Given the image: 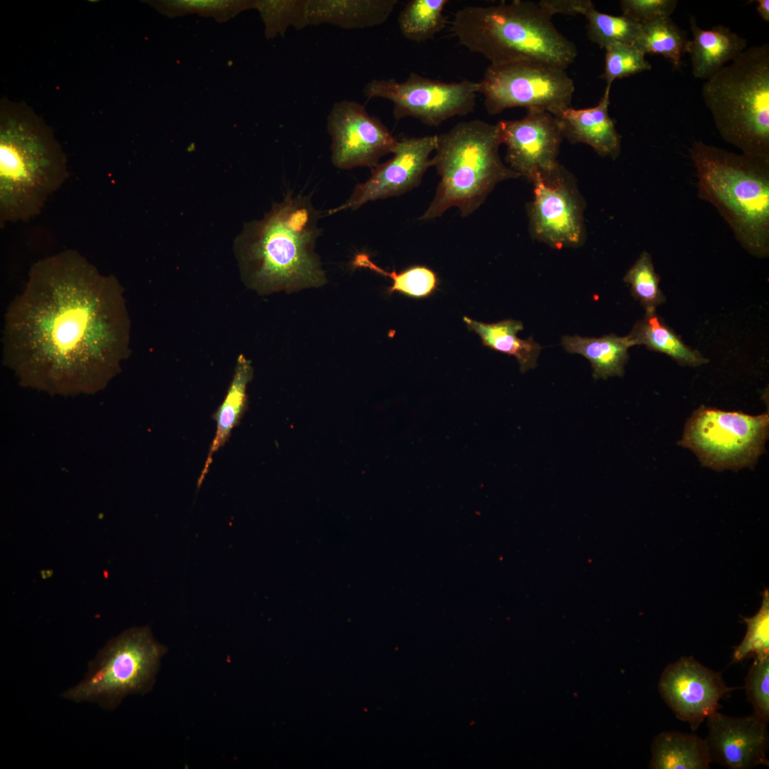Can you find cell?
Segmentation results:
<instances>
[{
  "mask_svg": "<svg viewBox=\"0 0 769 769\" xmlns=\"http://www.w3.org/2000/svg\"><path fill=\"white\" fill-rule=\"evenodd\" d=\"M123 289L75 250L31 267L7 308L3 362L19 384L51 395L105 389L129 354Z\"/></svg>",
  "mask_w": 769,
  "mask_h": 769,
  "instance_id": "obj_1",
  "label": "cell"
},
{
  "mask_svg": "<svg viewBox=\"0 0 769 769\" xmlns=\"http://www.w3.org/2000/svg\"><path fill=\"white\" fill-rule=\"evenodd\" d=\"M319 217L310 197L289 194L262 219L246 223L234 246L247 284L262 293L325 284L315 251Z\"/></svg>",
  "mask_w": 769,
  "mask_h": 769,
  "instance_id": "obj_2",
  "label": "cell"
},
{
  "mask_svg": "<svg viewBox=\"0 0 769 769\" xmlns=\"http://www.w3.org/2000/svg\"><path fill=\"white\" fill-rule=\"evenodd\" d=\"M68 177L53 129L24 102L0 103V225L38 215Z\"/></svg>",
  "mask_w": 769,
  "mask_h": 769,
  "instance_id": "obj_3",
  "label": "cell"
},
{
  "mask_svg": "<svg viewBox=\"0 0 769 769\" xmlns=\"http://www.w3.org/2000/svg\"><path fill=\"white\" fill-rule=\"evenodd\" d=\"M451 24L460 45L493 65L532 61L565 69L577 55L552 16L530 1L466 6L456 11Z\"/></svg>",
  "mask_w": 769,
  "mask_h": 769,
  "instance_id": "obj_4",
  "label": "cell"
},
{
  "mask_svg": "<svg viewBox=\"0 0 769 769\" xmlns=\"http://www.w3.org/2000/svg\"><path fill=\"white\" fill-rule=\"evenodd\" d=\"M698 195L709 202L749 253L769 254V162L694 142Z\"/></svg>",
  "mask_w": 769,
  "mask_h": 769,
  "instance_id": "obj_5",
  "label": "cell"
},
{
  "mask_svg": "<svg viewBox=\"0 0 769 769\" xmlns=\"http://www.w3.org/2000/svg\"><path fill=\"white\" fill-rule=\"evenodd\" d=\"M501 145L496 125L479 120L460 122L437 135L431 162L440 181L433 200L418 219H434L454 206L461 216H468L497 184L519 177L503 163Z\"/></svg>",
  "mask_w": 769,
  "mask_h": 769,
  "instance_id": "obj_6",
  "label": "cell"
},
{
  "mask_svg": "<svg viewBox=\"0 0 769 769\" xmlns=\"http://www.w3.org/2000/svg\"><path fill=\"white\" fill-rule=\"evenodd\" d=\"M702 97L723 140L769 162V44L751 46L707 79Z\"/></svg>",
  "mask_w": 769,
  "mask_h": 769,
  "instance_id": "obj_7",
  "label": "cell"
},
{
  "mask_svg": "<svg viewBox=\"0 0 769 769\" xmlns=\"http://www.w3.org/2000/svg\"><path fill=\"white\" fill-rule=\"evenodd\" d=\"M166 652L149 627L127 629L105 644L88 663L83 680L64 691L62 697L113 710L126 696L151 690Z\"/></svg>",
  "mask_w": 769,
  "mask_h": 769,
  "instance_id": "obj_8",
  "label": "cell"
},
{
  "mask_svg": "<svg viewBox=\"0 0 769 769\" xmlns=\"http://www.w3.org/2000/svg\"><path fill=\"white\" fill-rule=\"evenodd\" d=\"M768 435V412L753 416L701 405L688 419L677 444L693 451L703 466L738 471L754 469Z\"/></svg>",
  "mask_w": 769,
  "mask_h": 769,
  "instance_id": "obj_9",
  "label": "cell"
},
{
  "mask_svg": "<svg viewBox=\"0 0 769 769\" xmlns=\"http://www.w3.org/2000/svg\"><path fill=\"white\" fill-rule=\"evenodd\" d=\"M574 90L565 69L532 61L490 64L478 88L490 115L520 107L553 115L570 106Z\"/></svg>",
  "mask_w": 769,
  "mask_h": 769,
  "instance_id": "obj_10",
  "label": "cell"
},
{
  "mask_svg": "<svg viewBox=\"0 0 769 769\" xmlns=\"http://www.w3.org/2000/svg\"><path fill=\"white\" fill-rule=\"evenodd\" d=\"M478 83L463 80L445 83L411 73L403 82L395 79L373 80L364 88L367 99L381 98L393 105L394 117L419 120L429 126L474 111Z\"/></svg>",
  "mask_w": 769,
  "mask_h": 769,
  "instance_id": "obj_11",
  "label": "cell"
},
{
  "mask_svg": "<svg viewBox=\"0 0 769 769\" xmlns=\"http://www.w3.org/2000/svg\"><path fill=\"white\" fill-rule=\"evenodd\" d=\"M532 182L533 197L528 206L531 236L558 249L581 244L584 202L571 174L559 164Z\"/></svg>",
  "mask_w": 769,
  "mask_h": 769,
  "instance_id": "obj_12",
  "label": "cell"
},
{
  "mask_svg": "<svg viewBox=\"0 0 769 769\" xmlns=\"http://www.w3.org/2000/svg\"><path fill=\"white\" fill-rule=\"evenodd\" d=\"M327 127L332 138V163L341 169L374 167L380 157L393 153L398 142L379 119L355 101L335 103Z\"/></svg>",
  "mask_w": 769,
  "mask_h": 769,
  "instance_id": "obj_13",
  "label": "cell"
},
{
  "mask_svg": "<svg viewBox=\"0 0 769 769\" xmlns=\"http://www.w3.org/2000/svg\"><path fill=\"white\" fill-rule=\"evenodd\" d=\"M501 144L505 145V159L509 167L533 181L554 169L563 135L557 119L550 113L528 110L520 120H501L496 124Z\"/></svg>",
  "mask_w": 769,
  "mask_h": 769,
  "instance_id": "obj_14",
  "label": "cell"
},
{
  "mask_svg": "<svg viewBox=\"0 0 769 769\" xmlns=\"http://www.w3.org/2000/svg\"><path fill=\"white\" fill-rule=\"evenodd\" d=\"M437 145V135L398 140L393 157L372 167L371 176L357 184L349 199L329 211L355 210L369 202L400 196L417 187L432 166L431 153Z\"/></svg>",
  "mask_w": 769,
  "mask_h": 769,
  "instance_id": "obj_15",
  "label": "cell"
},
{
  "mask_svg": "<svg viewBox=\"0 0 769 769\" xmlns=\"http://www.w3.org/2000/svg\"><path fill=\"white\" fill-rule=\"evenodd\" d=\"M658 689L676 716L695 731L718 711L723 696L736 688L727 686L721 673L704 666L692 656H684L665 668Z\"/></svg>",
  "mask_w": 769,
  "mask_h": 769,
  "instance_id": "obj_16",
  "label": "cell"
},
{
  "mask_svg": "<svg viewBox=\"0 0 769 769\" xmlns=\"http://www.w3.org/2000/svg\"><path fill=\"white\" fill-rule=\"evenodd\" d=\"M707 719L708 733L704 740L711 762L731 769L769 765L768 722L756 713L732 718L716 711Z\"/></svg>",
  "mask_w": 769,
  "mask_h": 769,
  "instance_id": "obj_17",
  "label": "cell"
},
{
  "mask_svg": "<svg viewBox=\"0 0 769 769\" xmlns=\"http://www.w3.org/2000/svg\"><path fill=\"white\" fill-rule=\"evenodd\" d=\"M610 88L606 87L595 106L584 109L569 106L553 116L563 137L569 142L588 145L599 155L614 159L621 152V139L608 113Z\"/></svg>",
  "mask_w": 769,
  "mask_h": 769,
  "instance_id": "obj_18",
  "label": "cell"
},
{
  "mask_svg": "<svg viewBox=\"0 0 769 769\" xmlns=\"http://www.w3.org/2000/svg\"><path fill=\"white\" fill-rule=\"evenodd\" d=\"M689 21L693 39L688 41L686 53L696 78L707 80L746 49V40L727 26L717 25L703 29L694 16Z\"/></svg>",
  "mask_w": 769,
  "mask_h": 769,
  "instance_id": "obj_19",
  "label": "cell"
},
{
  "mask_svg": "<svg viewBox=\"0 0 769 769\" xmlns=\"http://www.w3.org/2000/svg\"><path fill=\"white\" fill-rule=\"evenodd\" d=\"M397 0H306L308 26L330 23L346 29L385 22Z\"/></svg>",
  "mask_w": 769,
  "mask_h": 769,
  "instance_id": "obj_20",
  "label": "cell"
},
{
  "mask_svg": "<svg viewBox=\"0 0 769 769\" xmlns=\"http://www.w3.org/2000/svg\"><path fill=\"white\" fill-rule=\"evenodd\" d=\"M561 345L567 352L586 357L592 365L594 378L603 380L624 375L628 350L634 346L628 335L619 337L614 334L601 338L564 335Z\"/></svg>",
  "mask_w": 769,
  "mask_h": 769,
  "instance_id": "obj_21",
  "label": "cell"
},
{
  "mask_svg": "<svg viewBox=\"0 0 769 769\" xmlns=\"http://www.w3.org/2000/svg\"><path fill=\"white\" fill-rule=\"evenodd\" d=\"M253 368L243 355L238 359L234 375L226 395L213 419L216 422V431L211 444L205 465L198 479L199 487L209 471L213 454L229 440L233 429L239 424L247 407L246 386L253 377Z\"/></svg>",
  "mask_w": 769,
  "mask_h": 769,
  "instance_id": "obj_22",
  "label": "cell"
},
{
  "mask_svg": "<svg viewBox=\"0 0 769 769\" xmlns=\"http://www.w3.org/2000/svg\"><path fill=\"white\" fill-rule=\"evenodd\" d=\"M710 763L705 740L695 734L664 731L653 741L652 768L708 769Z\"/></svg>",
  "mask_w": 769,
  "mask_h": 769,
  "instance_id": "obj_23",
  "label": "cell"
},
{
  "mask_svg": "<svg viewBox=\"0 0 769 769\" xmlns=\"http://www.w3.org/2000/svg\"><path fill=\"white\" fill-rule=\"evenodd\" d=\"M464 321L470 330L479 335L483 345L514 356L520 372H525L536 367L542 347L532 337L526 340L517 337V333L523 329L520 321L506 319L494 323H484L468 317H464Z\"/></svg>",
  "mask_w": 769,
  "mask_h": 769,
  "instance_id": "obj_24",
  "label": "cell"
},
{
  "mask_svg": "<svg viewBox=\"0 0 769 769\" xmlns=\"http://www.w3.org/2000/svg\"><path fill=\"white\" fill-rule=\"evenodd\" d=\"M628 336L634 345H643L666 354L681 365L697 367L709 362L699 352L685 345L657 315L656 309L646 310L644 318L634 325Z\"/></svg>",
  "mask_w": 769,
  "mask_h": 769,
  "instance_id": "obj_25",
  "label": "cell"
},
{
  "mask_svg": "<svg viewBox=\"0 0 769 769\" xmlns=\"http://www.w3.org/2000/svg\"><path fill=\"white\" fill-rule=\"evenodd\" d=\"M688 41L686 31L670 17H665L642 24L634 45L645 55L662 56L671 63L674 70H680Z\"/></svg>",
  "mask_w": 769,
  "mask_h": 769,
  "instance_id": "obj_26",
  "label": "cell"
},
{
  "mask_svg": "<svg viewBox=\"0 0 769 769\" xmlns=\"http://www.w3.org/2000/svg\"><path fill=\"white\" fill-rule=\"evenodd\" d=\"M448 3V0L409 1L398 17L402 34L415 42L433 38L446 26L444 10Z\"/></svg>",
  "mask_w": 769,
  "mask_h": 769,
  "instance_id": "obj_27",
  "label": "cell"
},
{
  "mask_svg": "<svg viewBox=\"0 0 769 769\" xmlns=\"http://www.w3.org/2000/svg\"><path fill=\"white\" fill-rule=\"evenodd\" d=\"M353 266L369 268L390 278L392 285L387 290L389 294L399 292L409 297L424 298L433 293L439 284L436 274L426 266H412L399 273L394 271L389 272L376 265L365 253L356 255Z\"/></svg>",
  "mask_w": 769,
  "mask_h": 769,
  "instance_id": "obj_28",
  "label": "cell"
},
{
  "mask_svg": "<svg viewBox=\"0 0 769 769\" xmlns=\"http://www.w3.org/2000/svg\"><path fill=\"white\" fill-rule=\"evenodd\" d=\"M584 16L587 25V36L591 41L605 48L614 43L634 44L642 25L626 16H612L597 11L592 4Z\"/></svg>",
  "mask_w": 769,
  "mask_h": 769,
  "instance_id": "obj_29",
  "label": "cell"
},
{
  "mask_svg": "<svg viewBox=\"0 0 769 769\" xmlns=\"http://www.w3.org/2000/svg\"><path fill=\"white\" fill-rule=\"evenodd\" d=\"M147 2L169 17L197 14L213 17L220 22L229 20L244 10L253 9L255 4V1L236 0H163Z\"/></svg>",
  "mask_w": 769,
  "mask_h": 769,
  "instance_id": "obj_30",
  "label": "cell"
},
{
  "mask_svg": "<svg viewBox=\"0 0 769 769\" xmlns=\"http://www.w3.org/2000/svg\"><path fill=\"white\" fill-rule=\"evenodd\" d=\"M253 9L260 12L268 39L283 36L289 26L300 30L308 26L306 0L255 1Z\"/></svg>",
  "mask_w": 769,
  "mask_h": 769,
  "instance_id": "obj_31",
  "label": "cell"
},
{
  "mask_svg": "<svg viewBox=\"0 0 769 769\" xmlns=\"http://www.w3.org/2000/svg\"><path fill=\"white\" fill-rule=\"evenodd\" d=\"M623 281L630 286L632 295L646 310L656 309L666 300L659 288L660 277L655 271L652 256L645 251L627 271Z\"/></svg>",
  "mask_w": 769,
  "mask_h": 769,
  "instance_id": "obj_32",
  "label": "cell"
},
{
  "mask_svg": "<svg viewBox=\"0 0 769 769\" xmlns=\"http://www.w3.org/2000/svg\"><path fill=\"white\" fill-rule=\"evenodd\" d=\"M747 625L746 634L741 643L735 648L733 662H740L747 658L769 655V592L766 589L763 595L761 607L751 617H743Z\"/></svg>",
  "mask_w": 769,
  "mask_h": 769,
  "instance_id": "obj_33",
  "label": "cell"
},
{
  "mask_svg": "<svg viewBox=\"0 0 769 769\" xmlns=\"http://www.w3.org/2000/svg\"><path fill=\"white\" fill-rule=\"evenodd\" d=\"M605 71L601 75L611 88L616 79L649 70L652 66L634 44L614 43L605 48Z\"/></svg>",
  "mask_w": 769,
  "mask_h": 769,
  "instance_id": "obj_34",
  "label": "cell"
},
{
  "mask_svg": "<svg viewBox=\"0 0 769 769\" xmlns=\"http://www.w3.org/2000/svg\"><path fill=\"white\" fill-rule=\"evenodd\" d=\"M754 712L769 721V655L754 658L744 686Z\"/></svg>",
  "mask_w": 769,
  "mask_h": 769,
  "instance_id": "obj_35",
  "label": "cell"
},
{
  "mask_svg": "<svg viewBox=\"0 0 769 769\" xmlns=\"http://www.w3.org/2000/svg\"><path fill=\"white\" fill-rule=\"evenodd\" d=\"M676 0H622V15L642 25L652 21L670 17L675 11Z\"/></svg>",
  "mask_w": 769,
  "mask_h": 769,
  "instance_id": "obj_36",
  "label": "cell"
},
{
  "mask_svg": "<svg viewBox=\"0 0 769 769\" xmlns=\"http://www.w3.org/2000/svg\"><path fill=\"white\" fill-rule=\"evenodd\" d=\"M538 4L550 16L557 14L584 15L587 9L593 4L590 0H542Z\"/></svg>",
  "mask_w": 769,
  "mask_h": 769,
  "instance_id": "obj_37",
  "label": "cell"
},
{
  "mask_svg": "<svg viewBox=\"0 0 769 769\" xmlns=\"http://www.w3.org/2000/svg\"><path fill=\"white\" fill-rule=\"evenodd\" d=\"M757 11L759 16L767 23L769 22V0H756Z\"/></svg>",
  "mask_w": 769,
  "mask_h": 769,
  "instance_id": "obj_38",
  "label": "cell"
}]
</instances>
